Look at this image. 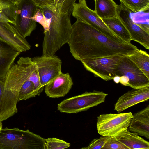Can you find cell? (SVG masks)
<instances>
[{
  "mask_svg": "<svg viewBox=\"0 0 149 149\" xmlns=\"http://www.w3.org/2000/svg\"><path fill=\"white\" fill-rule=\"evenodd\" d=\"M68 44L73 57L81 61L118 54L128 56L138 49L131 43H120L112 40L78 20L72 25Z\"/></svg>",
  "mask_w": 149,
  "mask_h": 149,
  "instance_id": "1",
  "label": "cell"
},
{
  "mask_svg": "<svg viewBox=\"0 0 149 149\" xmlns=\"http://www.w3.org/2000/svg\"><path fill=\"white\" fill-rule=\"evenodd\" d=\"M76 0H65L56 8L49 30L44 33L43 55H54L64 45L68 43L72 25L71 16Z\"/></svg>",
  "mask_w": 149,
  "mask_h": 149,
  "instance_id": "2",
  "label": "cell"
},
{
  "mask_svg": "<svg viewBox=\"0 0 149 149\" xmlns=\"http://www.w3.org/2000/svg\"><path fill=\"white\" fill-rule=\"evenodd\" d=\"M45 139L28 129L6 127L0 130V149H45Z\"/></svg>",
  "mask_w": 149,
  "mask_h": 149,
  "instance_id": "3",
  "label": "cell"
},
{
  "mask_svg": "<svg viewBox=\"0 0 149 149\" xmlns=\"http://www.w3.org/2000/svg\"><path fill=\"white\" fill-rule=\"evenodd\" d=\"M107 95L103 92L95 90L90 92L86 91L63 100L58 104L57 109L61 112L68 113L86 111L104 102Z\"/></svg>",
  "mask_w": 149,
  "mask_h": 149,
  "instance_id": "4",
  "label": "cell"
},
{
  "mask_svg": "<svg viewBox=\"0 0 149 149\" xmlns=\"http://www.w3.org/2000/svg\"><path fill=\"white\" fill-rule=\"evenodd\" d=\"M37 69L36 65L29 57H20L16 64L13 65L4 80L6 89L18 95L23 84L29 80L31 74Z\"/></svg>",
  "mask_w": 149,
  "mask_h": 149,
  "instance_id": "5",
  "label": "cell"
},
{
  "mask_svg": "<svg viewBox=\"0 0 149 149\" xmlns=\"http://www.w3.org/2000/svg\"><path fill=\"white\" fill-rule=\"evenodd\" d=\"M133 116L131 112L101 114L97 118L98 132L101 136L116 137L127 130Z\"/></svg>",
  "mask_w": 149,
  "mask_h": 149,
  "instance_id": "6",
  "label": "cell"
},
{
  "mask_svg": "<svg viewBox=\"0 0 149 149\" xmlns=\"http://www.w3.org/2000/svg\"><path fill=\"white\" fill-rule=\"evenodd\" d=\"M72 14L77 20L89 24L109 38L119 42L128 43L112 31L94 10L88 8L86 0H79L78 3H74Z\"/></svg>",
  "mask_w": 149,
  "mask_h": 149,
  "instance_id": "7",
  "label": "cell"
},
{
  "mask_svg": "<svg viewBox=\"0 0 149 149\" xmlns=\"http://www.w3.org/2000/svg\"><path fill=\"white\" fill-rule=\"evenodd\" d=\"M118 54L111 56L88 58L81 61L88 71L97 77L108 81L113 79L119 62L123 56Z\"/></svg>",
  "mask_w": 149,
  "mask_h": 149,
  "instance_id": "8",
  "label": "cell"
},
{
  "mask_svg": "<svg viewBox=\"0 0 149 149\" xmlns=\"http://www.w3.org/2000/svg\"><path fill=\"white\" fill-rule=\"evenodd\" d=\"M38 8L37 6L31 0H22L17 5L15 26L25 38L30 36L36 28V23L32 18Z\"/></svg>",
  "mask_w": 149,
  "mask_h": 149,
  "instance_id": "9",
  "label": "cell"
},
{
  "mask_svg": "<svg viewBox=\"0 0 149 149\" xmlns=\"http://www.w3.org/2000/svg\"><path fill=\"white\" fill-rule=\"evenodd\" d=\"M116 76H125L129 79L128 86L139 89L149 86V78L127 56H123L117 66Z\"/></svg>",
  "mask_w": 149,
  "mask_h": 149,
  "instance_id": "10",
  "label": "cell"
},
{
  "mask_svg": "<svg viewBox=\"0 0 149 149\" xmlns=\"http://www.w3.org/2000/svg\"><path fill=\"white\" fill-rule=\"evenodd\" d=\"M31 59L36 65L41 85L44 87L61 72L62 61L55 55H42Z\"/></svg>",
  "mask_w": 149,
  "mask_h": 149,
  "instance_id": "11",
  "label": "cell"
},
{
  "mask_svg": "<svg viewBox=\"0 0 149 149\" xmlns=\"http://www.w3.org/2000/svg\"><path fill=\"white\" fill-rule=\"evenodd\" d=\"M0 41L21 52L29 50L31 46L13 24L0 21Z\"/></svg>",
  "mask_w": 149,
  "mask_h": 149,
  "instance_id": "12",
  "label": "cell"
},
{
  "mask_svg": "<svg viewBox=\"0 0 149 149\" xmlns=\"http://www.w3.org/2000/svg\"><path fill=\"white\" fill-rule=\"evenodd\" d=\"M131 11L120 3L118 16L128 30L131 40L136 41L146 49H149V33L134 22L130 14Z\"/></svg>",
  "mask_w": 149,
  "mask_h": 149,
  "instance_id": "13",
  "label": "cell"
},
{
  "mask_svg": "<svg viewBox=\"0 0 149 149\" xmlns=\"http://www.w3.org/2000/svg\"><path fill=\"white\" fill-rule=\"evenodd\" d=\"M18 95L6 90L4 80L0 79V121H3L18 112Z\"/></svg>",
  "mask_w": 149,
  "mask_h": 149,
  "instance_id": "14",
  "label": "cell"
},
{
  "mask_svg": "<svg viewBox=\"0 0 149 149\" xmlns=\"http://www.w3.org/2000/svg\"><path fill=\"white\" fill-rule=\"evenodd\" d=\"M149 98V86L139 89L133 88L120 97L115 104L114 110L120 113Z\"/></svg>",
  "mask_w": 149,
  "mask_h": 149,
  "instance_id": "15",
  "label": "cell"
},
{
  "mask_svg": "<svg viewBox=\"0 0 149 149\" xmlns=\"http://www.w3.org/2000/svg\"><path fill=\"white\" fill-rule=\"evenodd\" d=\"M73 84L69 74L61 72L45 86V92L50 98H59L67 94Z\"/></svg>",
  "mask_w": 149,
  "mask_h": 149,
  "instance_id": "16",
  "label": "cell"
},
{
  "mask_svg": "<svg viewBox=\"0 0 149 149\" xmlns=\"http://www.w3.org/2000/svg\"><path fill=\"white\" fill-rule=\"evenodd\" d=\"M129 131L149 139V106L133 114Z\"/></svg>",
  "mask_w": 149,
  "mask_h": 149,
  "instance_id": "17",
  "label": "cell"
},
{
  "mask_svg": "<svg viewBox=\"0 0 149 149\" xmlns=\"http://www.w3.org/2000/svg\"><path fill=\"white\" fill-rule=\"evenodd\" d=\"M1 44L0 48V79L4 80L16 58L20 52L9 45Z\"/></svg>",
  "mask_w": 149,
  "mask_h": 149,
  "instance_id": "18",
  "label": "cell"
},
{
  "mask_svg": "<svg viewBox=\"0 0 149 149\" xmlns=\"http://www.w3.org/2000/svg\"><path fill=\"white\" fill-rule=\"evenodd\" d=\"M117 140L128 149H149V142L134 132L127 130L122 132L116 137Z\"/></svg>",
  "mask_w": 149,
  "mask_h": 149,
  "instance_id": "19",
  "label": "cell"
},
{
  "mask_svg": "<svg viewBox=\"0 0 149 149\" xmlns=\"http://www.w3.org/2000/svg\"><path fill=\"white\" fill-rule=\"evenodd\" d=\"M94 10L102 19L118 16L120 5H118L113 0H94Z\"/></svg>",
  "mask_w": 149,
  "mask_h": 149,
  "instance_id": "20",
  "label": "cell"
},
{
  "mask_svg": "<svg viewBox=\"0 0 149 149\" xmlns=\"http://www.w3.org/2000/svg\"><path fill=\"white\" fill-rule=\"evenodd\" d=\"M102 20L108 27L124 42L131 43L130 33L118 16Z\"/></svg>",
  "mask_w": 149,
  "mask_h": 149,
  "instance_id": "21",
  "label": "cell"
},
{
  "mask_svg": "<svg viewBox=\"0 0 149 149\" xmlns=\"http://www.w3.org/2000/svg\"><path fill=\"white\" fill-rule=\"evenodd\" d=\"M149 78V55L145 51L138 49L127 56Z\"/></svg>",
  "mask_w": 149,
  "mask_h": 149,
  "instance_id": "22",
  "label": "cell"
},
{
  "mask_svg": "<svg viewBox=\"0 0 149 149\" xmlns=\"http://www.w3.org/2000/svg\"><path fill=\"white\" fill-rule=\"evenodd\" d=\"M17 5H10L0 0V21L16 25Z\"/></svg>",
  "mask_w": 149,
  "mask_h": 149,
  "instance_id": "23",
  "label": "cell"
},
{
  "mask_svg": "<svg viewBox=\"0 0 149 149\" xmlns=\"http://www.w3.org/2000/svg\"><path fill=\"white\" fill-rule=\"evenodd\" d=\"M132 12L146 11L149 9V0H120Z\"/></svg>",
  "mask_w": 149,
  "mask_h": 149,
  "instance_id": "24",
  "label": "cell"
},
{
  "mask_svg": "<svg viewBox=\"0 0 149 149\" xmlns=\"http://www.w3.org/2000/svg\"><path fill=\"white\" fill-rule=\"evenodd\" d=\"M130 16L134 22L149 33V10L136 12H131Z\"/></svg>",
  "mask_w": 149,
  "mask_h": 149,
  "instance_id": "25",
  "label": "cell"
},
{
  "mask_svg": "<svg viewBox=\"0 0 149 149\" xmlns=\"http://www.w3.org/2000/svg\"><path fill=\"white\" fill-rule=\"evenodd\" d=\"M38 95L36 91L33 83L27 80L22 85L19 92L18 101L26 100Z\"/></svg>",
  "mask_w": 149,
  "mask_h": 149,
  "instance_id": "26",
  "label": "cell"
},
{
  "mask_svg": "<svg viewBox=\"0 0 149 149\" xmlns=\"http://www.w3.org/2000/svg\"><path fill=\"white\" fill-rule=\"evenodd\" d=\"M45 149H62L67 148L70 146V143L55 138L45 139Z\"/></svg>",
  "mask_w": 149,
  "mask_h": 149,
  "instance_id": "27",
  "label": "cell"
},
{
  "mask_svg": "<svg viewBox=\"0 0 149 149\" xmlns=\"http://www.w3.org/2000/svg\"><path fill=\"white\" fill-rule=\"evenodd\" d=\"M39 8L44 16L45 26L43 29L44 33L49 30L50 24L55 15L56 8L52 9L47 7Z\"/></svg>",
  "mask_w": 149,
  "mask_h": 149,
  "instance_id": "28",
  "label": "cell"
},
{
  "mask_svg": "<svg viewBox=\"0 0 149 149\" xmlns=\"http://www.w3.org/2000/svg\"><path fill=\"white\" fill-rule=\"evenodd\" d=\"M110 137L108 136H102L99 138L95 139L90 142L87 147L82 148L81 149H102Z\"/></svg>",
  "mask_w": 149,
  "mask_h": 149,
  "instance_id": "29",
  "label": "cell"
},
{
  "mask_svg": "<svg viewBox=\"0 0 149 149\" xmlns=\"http://www.w3.org/2000/svg\"><path fill=\"white\" fill-rule=\"evenodd\" d=\"M102 149H128L122 143L118 141L116 137H110Z\"/></svg>",
  "mask_w": 149,
  "mask_h": 149,
  "instance_id": "30",
  "label": "cell"
},
{
  "mask_svg": "<svg viewBox=\"0 0 149 149\" xmlns=\"http://www.w3.org/2000/svg\"><path fill=\"white\" fill-rule=\"evenodd\" d=\"M29 80L33 83L36 91L38 95H39L43 91L44 87L41 85L37 69L31 74L29 78Z\"/></svg>",
  "mask_w": 149,
  "mask_h": 149,
  "instance_id": "31",
  "label": "cell"
},
{
  "mask_svg": "<svg viewBox=\"0 0 149 149\" xmlns=\"http://www.w3.org/2000/svg\"><path fill=\"white\" fill-rule=\"evenodd\" d=\"M33 20L36 23L38 22L41 24L44 28L45 26V22L43 13L40 9L38 8L34 15L32 18Z\"/></svg>",
  "mask_w": 149,
  "mask_h": 149,
  "instance_id": "32",
  "label": "cell"
},
{
  "mask_svg": "<svg viewBox=\"0 0 149 149\" xmlns=\"http://www.w3.org/2000/svg\"><path fill=\"white\" fill-rule=\"evenodd\" d=\"M39 7H47L55 9L53 5V0H31Z\"/></svg>",
  "mask_w": 149,
  "mask_h": 149,
  "instance_id": "33",
  "label": "cell"
},
{
  "mask_svg": "<svg viewBox=\"0 0 149 149\" xmlns=\"http://www.w3.org/2000/svg\"><path fill=\"white\" fill-rule=\"evenodd\" d=\"M129 79L127 77L122 76L120 77L119 82L125 86H128Z\"/></svg>",
  "mask_w": 149,
  "mask_h": 149,
  "instance_id": "34",
  "label": "cell"
},
{
  "mask_svg": "<svg viewBox=\"0 0 149 149\" xmlns=\"http://www.w3.org/2000/svg\"><path fill=\"white\" fill-rule=\"evenodd\" d=\"M6 3L10 5H18L22 0H2Z\"/></svg>",
  "mask_w": 149,
  "mask_h": 149,
  "instance_id": "35",
  "label": "cell"
},
{
  "mask_svg": "<svg viewBox=\"0 0 149 149\" xmlns=\"http://www.w3.org/2000/svg\"><path fill=\"white\" fill-rule=\"evenodd\" d=\"M65 0H53V5L54 7L56 8L59 4L61 3Z\"/></svg>",
  "mask_w": 149,
  "mask_h": 149,
  "instance_id": "36",
  "label": "cell"
},
{
  "mask_svg": "<svg viewBox=\"0 0 149 149\" xmlns=\"http://www.w3.org/2000/svg\"><path fill=\"white\" fill-rule=\"evenodd\" d=\"M120 77L116 76L114 77L113 79L114 81L116 83L118 84L119 82Z\"/></svg>",
  "mask_w": 149,
  "mask_h": 149,
  "instance_id": "37",
  "label": "cell"
},
{
  "mask_svg": "<svg viewBox=\"0 0 149 149\" xmlns=\"http://www.w3.org/2000/svg\"><path fill=\"white\" fill-rule=\"evenodd\" d=\"M2 128V122L0 121V130Z\"/></svg>",
  "mask_w": 149,
  "mask_h": 149,
  "instance_id": "38",
  "label": "cell"
},
{
  "mask_svg": "<svg viewBox=\"0 0 149 149\" xmlns=\"http://www.w3.org/2000/svg\"><path fill=\"white\" fill-rule=\"evenodd\" d=\"M1 43H2V42L1 41H0V48L1 46Z\"/></svg>",
  "mask_w": 149,
  "mask_h": 149,
  "instance_id": "39",
  "label": "cell"
}]
</instances>
